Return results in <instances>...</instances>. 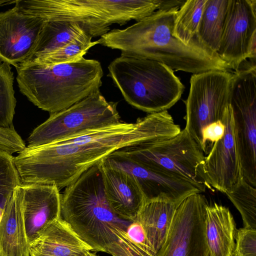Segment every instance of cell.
Segmentation results:
<instances>
[{"instance_id":"1","label":"cell","mask_w":256,"mask_h":256,"mask_svg":"<svg viewBox=\"0 0 256 256\" xmlns=\"http://www.w3.org/2000/svg\"><path fill=\"white\" fill-rule=\"evenodd\" d=\"M176 134L172 118L164 110L149 114L134 123L122 121L47 144L26 147L14 160L21 184L53 185L60 190L118 150L154 144Z\"/></svg>"},{"instance_id":"2","label":"cell","mask_w":256,"mask_h":256,"mask_svg":"<svg viewBox=\"0 0 256 256\" xmlns=\"http://www.w3.org/2000/svg\"><path fill=\"white\" fill-rule=\"evenodd\" d=\"M179 7L158 10L124 29H114L100 36L98 44L118 50L121 56L154 60L173 70L200 73L230 68L198 43L186 45L173 35Z\"/></svg>"},{"instance_id":"3","label":"cell","mask_w":256,"mask_h":256,"mask_svg":"<svg viewBox=\"0 0 256 256\" xmlns=\"http://www.w3.org/2000/svg\"><path fill=\"white\" fill-rule=\"evenodd\" d=\"M61 218L92 248L112 255L128 238L130 221L118 216L106 198L98 164L65 188Z\"/></svg>"},{"instance_id":"4","label":"cell","mask_w":256,"mask_h":256,"mask_svg":"<svg viewBox=\"0 0 256 256\" xmlns=\"http://www.w3.org/2000/svg\"><path fill=\"white\" fill-rule=\"evenodd\" d=\"M16 68L20 92L50 114L68 108L100 91L102 85L100 63L84 57L54 64L22 63Z\"/></svg>"},{"instance_id":"5","label":"cell","mask_w":256,"mask_h":256,"mask_svg":"<svg viewBox=\"0 0 256 256\" xmlns=\"http://www.w3.org/2000/svg\"><path fill=\"white\" fill-rule=\"evenodd\" d=\"M15 6L46 20L75 23L92 38L102 36L110 26H120L166 9L162 0H18Z\"/></svg>"},{"instance_id":"6","label":"cell","mask_w":256,"mask_h":256,"mask_svg":"<svg viewBox=\"0 0 256 256\" xmlns=\"http://www.w3.org/2000/svg\"><path fill=\"white\" fill-rule=\"evenodd\" d=\"M108 70V76L127 102L148 114L170 108L184 89L172 70L154 60L120 56Z\"/></svg>"},{"instance_id":"7","label":"cell","mask_w":256,"mask_h":256,"mask_svg":"<svg viewBox=\"0 0 256 256\" xmlns=\"http://www.w3.org/2000/svg\"><path fill=\"white\" fill-rule=\"evenodd\" d=\"M116 152L150 170L188 181L202 192L212 189L203 176L204 154L184 128L169 139Z\"/></svg>"},{"instance_id":"8","label":"cell","mask_w":256,"mask_h":256,"mask_svg":"<svg viewBox=\"0 0 256 256\" xmlns=\"http://www.w3.org/2000/svg\"><path fill=\"white\" fill-rule=\"evenodd\" d=\"M118 102H108L100 90L68 108L50 114L27 139L26 147L37 146L122 122Z\"/></svg>"},{"instance_id":"9","label":"cell","mask_w":256,"mask_h":256,"mask_svg":"<svg viewBox=\"0 0 256 256\" xmlns=\"http://www.w3.org/2000/svg\"><path fill=\"white\" fill-rule=\"evenodd\" d=\"M256 67L248 66L232 73L228 104L244 178L256 186Z\"/></svg>"},{"instance_id":"10","label":"cell","mask_w":256,"mask_h":256,"mask_svg":"<svg viewBox=\"0 0 256 256\" xmlns=\"http://www.w3.org/2000/svg\"><path fill=\"white\" fill-rule=\"evenodd\" d=\"M232 74L212 70L193 74L186 100L184 129L202 150V133L212 124L222 121L228 105Z\"/></svg>"},{"instance_id":"11","label":"cell","mask_w":256,"mask_h":256,"mask_svg":"<svg viewBox=\"0 0 256 256\" xmlns=\"http://www.w3.org/2000/svg\"><path fill=\"white\" fill-rule=\"evenodd\" d=\"M208 204L200 192L184 199L176 209L166 240L156 256H210L204 231Z\"/></svg>"},{"instance_id":"12","label":"cell","mask_w":256,"mask_h":256,"mask_svg":"<svg viewBox=\"0 0 256 256\" xmlns=\"http://www.w3.org/2000/svg\"><path fill=\"white\" fill-rule=\"evenodd\" d=\"M218 56L235 72L248 58L256 60V0H228Z\"/></svg>"},{"instance_id":"13","label":"cell","mask_w":256,"mask_h":256,"mask_svg":"<svg viewBox=\"0 0 256 256\" xmlns=\"http://www.w3.org/2000/svg\"><path fill=\"white\" fill-rule=\"evenodd\" d=\"M222 122L224 125V135L214 142L205 156L202 172L210 188L225 194L244 178L229 104L224 112Z\"/></svg>"},{"instance_id":"14","label":"cell","mask_w":256,"mask_h":256,"mask_svg":"<svg viewBox=\"0 0 256 256\" xmlns=\"http://www.w3.org/2000/svg\"><path fill=\"white\" fill-rule=\"evenodd\" d=\"M44 20L16 6L0 12V60L16 68L32 55Z\"/></svg>"},{"instance_id":"15","label":"cell","mask_w":256,"mask_h":256,"mask_svg":"<svg viewBox=\"0 0 256 256\" xmlns=\"http://www.w3.org/2000/svg\"><path fill=\"white\" fill-rule=\"evenodd\" d=\"M102 161L107 165L128 172L136 181L146 200L160 199L181 202L189 196L202 193L185 180L150 170L114 152Z\"/></svg>"},{"instance_id":"16","label":"cell","mask_w":256,"mask_h":256,"mask_svg":"<svg viewBox=\"0 0 256 256\" xmlns=\"http://www.w3.org/2000/svg\"><path fill=\"white\" fill-rule=\"evenodd\" d=\"M17 188L30 247L49 224L61 218V194L53 185L21 184Z\"/></svg>"},{"instance_id":"17","label":"cell","mask_w":256,"mask_h":256,"mask_svg":"<svg viewBox=\"0 0 256 256\" xmlns=\"http://www.w3.org/2000/svg\"><path fill=\"white\" fill-rule=\"evenodd\" d=\"M98 165L110 208L122 218L136 220L146 201L138 182L128 172L110 166L102 160Z\"/></svg>"},{"instance_id":"18","label":"cell","mask_w":256,"mask_h":256,"mask_svg":"<svg viewBox=\"0 0 256 256\" xmlns=\"http://www.w3.org/2000/svg\"><path fill=\"white\" fill-rule=\"evenodd\" d=\"M1 256H30L20 198L17 187L7 200L0 218Z\"/></svg>"},{"instance_id":"19","label":"cell","mask_w":256,"mask_h":256,"mask_svg":"<svg viewBox=\"0 0 256 256\" xmlns=\"http://www.w3.org/2000/svg\"><path fill=\"white\" fill-rule=\"evenodd\" d=\"M30 250L50 256H88L92 251L61 218L42 232Z\"/></svg>"},{"instance_id":"20","label":"cell","mask_w":256,"mask_h":256,"mask_svg":"<svg viewBox=\"0 0 256 256\" xmlns=\"http://www.w3.org/2000/svg\"><path fill=\"white\" fill-rule=\"evenodd\" d=\"M236 230L228 208L215 202L206 205L204 231L210 256H233Z\"/></svg>"},{"instance_id":"21","label":"cell","mask_w":256,"mask_h":256,"mask_svg":"<svg viewBox=\"0 0 256 256\" xmlns=\"http://www.w3.org/2000/svg\"><path fill=\"white\" fill-rule=\"evenodd\" d=\"M181 202L160 199L146 200L136 220L142 226L156 253L166 240L175 211Z\"/></svg>"},{"instance_id":"22","label":"cell","mask_w":256,"mask_h":256,"mask_svg":"<svg viewBox=\"0 0 256 256\" xmlns=\"http://www.w3.org/2000/svg\"><path fill=\"white\" fill-rule=\"evenodd\" d=\"M228 6V0H206L194 38L198 44L210 54L218 58H220L216 53L220 46Z\"/></svg>"},{"instance_id":"23","label":"cell","mask_w":256,"mask_h":256,"mask_svg":"<svg viewBox=\"0 0 256 256\" xmlns=\"http://www.w3.org/2000/svg\"><path fill=\"white\" fill-rule=\"evenodd\" d=\"M84 34L86 33L76 24L44 20L35 47L27 60L62 48Z\"/></svg>"},{"instance_id":"24","label":"cell","mask_w":256,"mask_h":256,"mask_svg":"<svg viewBox=\"0 0 256 256\" xmlns=\"http://www.w3.org/2000/svg\"><path fill=\"white\" fill-rule=\"evenodd\" d=\"M206 1L186 0L178 11L173 35L186 45L198 43L194 38Z\"/></svg>"},{"instance_id":"25","label":"cell","mask_w":256,"mask_h":256,"mask_svg":"<svg viewBox=\"0 0 256 256\" xmlns=\"http://www.w3.org/2000/svg\"><path fill=\"white\" fill-rule=\"evenodd\" d=\"M92 38L84 34L62 48L34 56L23 63L54 64L76 60L84 57L90 48L98 44L97 41H92Z\"/></svg>"},{"instance_id":"26","label":"cell","mask_w":256,"mask_h":256,"mask_svg":"<svg viewBox=\"0 0 256 256\" xmlns=\"http://www.w3.org/2000/svg\"><path fill=\"white\" fill-rule=\"evenodd\" d=\"M225 194L240 212L244 228L256 229V188L243 178Z\"/></svg>"},{"instance_id":"27","label":"cell","mask_w":256,"mask_h":256,"mask_svg":"<svg viewBox=\"0 0 256 256\" xmlns=\"http://www.w3.org/2000/svg\"><path fill=\"white\" fill-rule=\"evenodd\" d=\"M10 65L0 60V128H13L16 100Z\"/></svg>"},{"instance_id":"28","label":"cell","mask_w":256,"mask_h":256,"mask_svg":"<svg viewBox=\"0 0 256 256\" xmlns=\"http://www.w3.org/2000/svg\"><path fill=\"white\" fill-rule=\"evenodd\" d=\"M20 184L14 156L0 150V218L7 200Z\"/></svg>"},{"instance_id":"29","label":"cell","mask_w":256,"mask_h":256,"mask_svg":"<svg viewBox=\"0 0 256 256\" xmlns=\"http://www.w3.org/2000/svg\"><path fill=\"white\" fill-rule=\"evenodd\" d=\"M233 256H256V229L240 228L236 230Z\"/></svg>"},{"instance_id":"30","label":"cell","mask_w":256,"mask_h":256,"mask_svg":"<svg viewBox=\"0 0 256 256\" xmlns=\"http://www.w3.org/2000/svg\"><path fill=\"white\" fill-rule=\"evenodd\" d=\"M26 146V144L14 128H0V150L10 154L18 153Z\"/></svg>"},{"instance_id":"31","label":"cell","mask_w":256,"mask_h":256,"mask_svg":"<svg viewBox=\"0 0 256 256\" xmlns=\"http://www.w3.org/2000/svg\"><path fill=\"white\" fill-rule=\"evenodd\" d=\"M30 256H50L44 254H41L32 250H30Z\"/></svg>"},{"instance_id":"32","label":"cell","mask_w":256,"mask_h":256,"mask_svg":"<svg viewBox=\"0 0 256 256\" xmlns=\"http://www.w3.org/2000/svg\"><path fill=\"white\" fill-rule=\"evenodd\" d=\"M88 256H98V255H96V254L94 253H93V252H90L89 254H88Z\"/></svg>"},{"instance_id":"33","label":"cell","mask_w":256,"mask_h":256,"mask_svg":"<svg viewBox=\"0 0 256 256\" xmlns=\"http://www.w3.org/2000/svg\"><path fill=\"white\" fill-rule=\"evenodd\" d=\"M0 256H1V254H0Z\"/></svg>"}]
</instances>
